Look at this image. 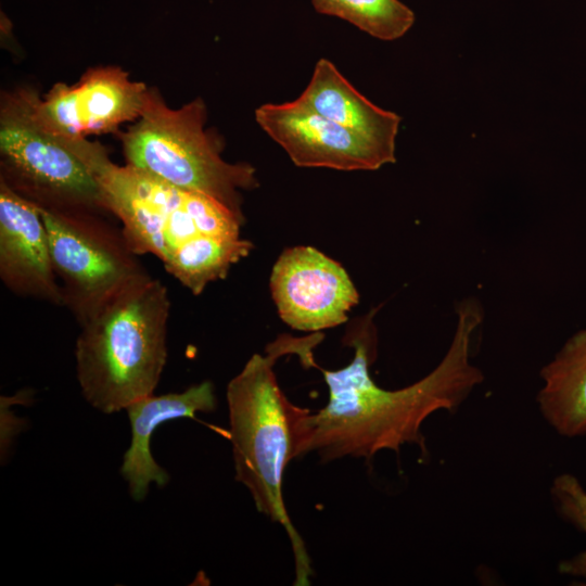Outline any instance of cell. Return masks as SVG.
Returning <instances> with one entry per match:
<instances>
[{
	"mask_svg": "<svg viewBox=\"0 0 586 586\" xmlns=\"http://www.w3.org/2000/svg\"><path fill=\"white\" fill-rule=\"evenodd\" d=\"M453 341L440 364L421 380L398 390L375 384L369 368L377 357L375 310L357 321L345 336L354 358L337 370L321 369L329 388L328 404L305 421L300 457L315 453L322 462L343 457L371 459L382 450L398 453L406 444L428 454L423 422L438 410L457 409L482 383L471 362V342L483 313L474 300L457 307Z\"/></svg>",
	"mask_w": 586,
	"mask_h": 586,
	"instance_id": "obj_1",
	"label": "cell"
},
{
	"mask_svg": "<svg viewBox=\"0 0 586 586\" xmlns=\"http://www.w3.org/2000/svg\"><path fill=\"white\" fill-rule=\"evenodd\" d=\"M323 337L281 335L254 354L227 385L228 433L232 446L235 480L250 492L258 512L282 525L292 545L295 585H308L313 573L305 544L289 517L282 494L285 468L300 458L305 421L311 412L294 405L281 391L273 370L279 357H305Z\"/></svg>",
	"mask_w": 586,
	"mask_h": 586,
	"instance_id": "obj_2",
	"label": "cell"
},
{
	"mask_svg": "<svg viewBox=\"0 0 586 586\" xmlns=\"http://www.w3.org/2000/svg\"><path fill=\"white\" fill-rule=\"evenodd\" d=\"M169 315L167 289L150 276L80 324L76 377L92 408L115 413L153 394L167 360Z\"/></svg>",
	"mask_w": 586,
	"mask_h": 586,
	"instance_id": "obj_3",
	"label": "cell"
},
{
	"mask_svg": "<svg viewBox=\"0 0 586 586\" xmlns=\"http://www.w3.org/2000/svg\"><path fill=\"white\" fill-rule=\"evenodd\" d=\"M39 98L30 88L1 97L0 180L42 208L110 214L95 171L107 150L50 126L38 112Z\"/></svg>",
	"mask_w": 586,
	"mask_h": 586,
	"instance_id": "obj_4",
	"label": "cell"
},
{
	"mask_svg": "<svg viewBox=\"0 0 586 586\" xmlns=\"http://www.w3.org/2000/svg\"><path fill=\"white\" fill-rule=\"evenodd\" d=\"M207 109L196 98L178 109L149 88L140 117L118 133L126 164L175 187L218 201L242 220V191L258 187L249 163L222 158L224 142L205 129Z\"/></svg>",
	"mask_w": 586,
	"mask_h": 586,
	"instance_id": "obj_5",
	"label": "cell"
},
{
	"mask_svg": "<svg viewBox=\"0 0 586 586\" xmlns=\"http://www.w3.org/2000/svg\"><path fill=\"white\" fill-rule=\"evenodd\" d=\"M107 212L138 254L164 263L179 246L202 235L240 238L244 220L200 192L167 183L110 156L97 166Z\"/></svg>",
	"mask_w": 586,
	"mask_h": 586,
	"instance_id": "obj_6",
	"label": "cell"
},
{
	"mask_svg": "<svg viewBox=\"0 0 586 586\" xmlns=\"http://www.w3.org/2000/svg\"><path fill=\"white\" fill-rule=\"evenodd\" d=\"M39 209L63 307L79 326L120 291L151 276L122 228L103 215Z\"/></svg>",
	"mask_w": 586,
	"mask_h": 586,
	"instance_id": "obj_7",
	"label": "cell"
},
{
	"mask_svg": "<svg viewBox=\"0 0 586 586\" xmlns=\"http://www.w3.org/2000/svg\"><path fill=\"white\" fill-rule=\"evenodd\" d=\"M270 291L282 321L319 332L344 323L358 292L344 267L311 246L286 249L275 263Z\"/></svg>",
	"mask_w": 586,
	"mask_h": 586,
	"instance_id": "obj_8",
	"label": "cell"
},
{
	"mask_svg": "<svg viewBox=\"0 0 586 586\" xmlns=\"http://www.w3.org/2000/svg\"><path fill=\"white\" fill-rule=\"evenodd\" d=\"M149 87L119 66L89 67L74 85L54 84L38 100L40 116L74 138L120 132L143 110Z\"/></svg>",
	"mask_w": 586,
	"mask_h": 586,
	"instance_id": "obj_9",
	"label": "cell"
},
{
	"mask_svg": "<svg viewBox=\"0 0 586 586\" xmlns=\"http://www.w3.org/2000/svg\"><path fill=\"white\" fill-rule=\"evenodd\" d=\"M255 120L300 167L377 170L393 157L355 132L315 113L297 99L263 104Z\"/></svg>",
	"mask_w": 586,
	"mask_h": 586,
	"instance_id": "obj_10",
	"label": "cell"
},
{
	"mask_svg": "<svg viewBox=\"0 0 586 586\" xmlns=\"http://www.w3.org/2000/svg\"><path fill=\"white\" fill-rule=\"evenodd\" d=\"M0 279L13 294L63 306L39 207L0 180Z\"/></svg>",
	"mask_w": 586,
	"mask_h": 586,
	"instance_id": "obj_11",
	"label": "cell"
},
{
	"mask_svg": "<svg viewBox=\"0 0 586 586\" xmlns=\"http://www.w3.org/2000/svg\"><path fill=\"white\" fill-rule=\"evenodd\" d=\"M216 405L213 383L203 381L180 393L151 394L125 409L130 422L131 442L124 455L120 474L135 500L145 498L152 482L163 487L169 481L168 473L156 463L150 448L156 428L173 419H194L196 412H211Z\"/></svg>",
	"mask_w": 586,
	"mask_h": 586,
	"instance_id": "obj_12",
	"label": "cell"
},
{
	"mask_svg": "<svg viewBox=\"0 0 586 586\" xmlns=\"http://www.w3.org/2000/svg\"><path fill=\"white\" fill-rule=\"evenodd\" d=\"M297 100L395 157L400 116L368 100L331 61L322 58L317 62Z\"/></svg>",
	"mask_w": 586,
	"mask_h": 586,
	"instance_id": "obj_13",
	"label": "cell"
},
{
	"mask_svg": "<svg viewBox=\"0 0 586 586\" xmlns=\"http://www.w3.org/2000/svg\"><path fill=\"white\" fill-rule=\"evenodd\" d=\"M537 404L544 419L565 437L586 434V328L570 336L542 369Z\"/></svg>",
	"mask_w": 586,
	"mask_h": 586,
	"instance_id": "obj_14",
	"label": "cell"
},
{
	"mask_svg": "<svg viewBox=\"0 0 586 586\" xmlns=\"http://www.w3.org/2000/svg\"><path fill=\"white\" fill-rule=\"evenodd\" d=\"M252 250L253 243L241 237L202 235L179 246L163 265L183 286L199 295L208 283L225 278Z\"/></svg>",
	"mask_w": 586,
	"mask_h": 586,
	"instance_id": "obj_15",
	"label": "cell"
},
{
	"mask_svg": "<svg viewBox=\"0 0 586 586\" xmlns=\"http://www.w3.org/2000/svg\"><path fill=\"white\" fill-rule=\"evenodd\" d=\"M314 9L342 18L385 41L402 38L415 24L413 11L399 0H311Z\"/></svg>",
	"mask_w": 586,
	"mask_h": 586,
	"instance_id": "obj_16",
	"label": "cell"
},
{
	"mask_svg": "<svg viewBox=\"0 0 586 586\" xmlns=\"http://www.w3.org/2000/svg\"><path fill=\"white\" fill-rule=\"evenodd\" d=\"M550 494L562 518L586 534V491L570 473L556 476ZM561 574L586 579V549L559 563Z\"/></svg>",
	"mask_w": 586,
	"mask_h": 586,
	"instance_id": "obj_17",
	"label": "cell"
}]
</instances>
